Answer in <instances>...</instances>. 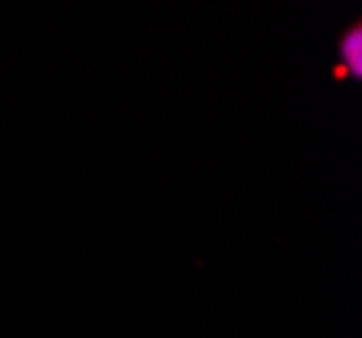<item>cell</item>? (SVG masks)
Listing matches in <instances>:
<instances>
[{
	"label": "cell",
	"instance_id": "obj_1",
	"mask_svg": "<svg viewBox=\"0 0 362 338\" xmlns=\"http://www.w3.org/2000/svg\"><path fill=\"white\" fill-rule=\"evenodd\" d=\"M338 57L344 62V71L349 76L360 78L362 74V30L360 25H351L341 41H338Z\"/></svg>",
	"mask_w": 362,
	"mask_h": 338
}]
</instances>
